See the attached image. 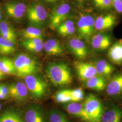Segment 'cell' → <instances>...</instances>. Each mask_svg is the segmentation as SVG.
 Wrapping results in <instances>:
<instances>
[{"label":"cell","mask_w":122,"mask_h":122,"mask_svg":"<svg viewBox=\"0 0 122 122\" xmlns=\"http://www.w3.org/2000/svg\"><path fill=\"white\" fill-rule=\"evenodd\" d=\"M46 72L51 82L56 86H65L72 81L70 68L64 63H52L47 67Z\"/></svg>","instance_id":"obj_1"},{"label":"cell","mask_w":122,"mask_h":122,"mask_svg":"<svg viewBox=\"0 0 122 122\" xmlns=\"http://www.w3.org/2000/svg\"><path fill=\"white\" fill-rule=\"evenodd\" d=\"M13 61L16 74L20 77L33 75L37 71V66L35 60L26 54H19Z\"/></svg>","instance_id":"obj_2"},{"label":"cell","mask_w":122,"mask_h":122,"mask_svg":"<svg viewBox=\"0 0 122 122\" xmlns=\"http://www.w3.org/2000/svg\"><path fill=\"white\" fill-rule=\"evenodd\" d=\"M83 105L93 122H100L101 116L105 110L100 100L95 95L89 94L85 98Z\"/></svg>","instance_id":"obj_3"},{"label":"cell","mask_w":122,"mask_h":122,"mask_svg":"<svg viewBox=\"0 0 122 122\" xmlns=\"http://www.w3.org/2000/svg\"><path fill=\"white\" fill-rule=\"evenodd\" d=\"M25 78V83L34 98L41 99L45 96L47 86L44 81L33 75L27 76Z\"/></svg>","instance_id":"obj_4"},{"label":"cell","mask_w":122,"mask_h":122,"mask_svg":"<svg viewBox=\"0 0 122 122\" xmlns=\"http://www.w3.org/2000/svg\"><path fill=\"white\" fill-rule=\"evenodd\" d=\"M84 92L81 88L66 89L58 92L55 96L56 101L61 103L79 102L83 100Z\"/></svg>","instance_id":"obj_5"},{"label":"cell","mask_w":122,"mask_h":122,"mask_svg":"<svg viewBox=\"0 0 122 122\" xmlns=\"http://www.w3.org/2000/svg\"><path fill=\"white\" fill-rule=\"evenodd\" d=\"M24 119L25 122H47L44 109L37 105H30L26 107Z\"/></svg>","instance_id":"obj_6"},{"label":"cell","mask_w":122,"mask_h":122,"mask_svg":"<svg viewBox=\"0 0 122 122\" xmlns=\"http://www.w3.org/2000/svg\"><path fill=\"white\" fill-rule=\"evenodd\" d=\"M70 10L69 5L66 3L62 4L54 10L50 15V27L52 30L57 28L67 17Z\"/></svg>","instance_id":"obj_7"},{"label":"cell","mask_w":122,"mask_h":122,"mask_svg":"<svg viewBox=\"0 0 122 122\" xmlns=\"http://www.w3.org/2000/svg\"><path fill=\"white\" fill-rule=\"evenodd\" d=\"M95 22L91 15H81L77 23L80 35L85 38L91 36L95 30Z\"/></svg>","instance_id":"obj_8"},{"label":"cell","mask_w":122,"mask_h":122,"mask_svg":"<svg viewBox=\"0 0 122 122\" xmlns=\"http://www.w3.org/2000/svg\"><path fill=\"white\" fill-rule=\"evenodd\" d=\"M27 16L29 20L35 24H41L48 16L47 12L42 5H34L30 6L27 10Z\"/></svg>","instance_id":"obj_9"},{"label":"cell","mask_w":122,"mask_h":122,"mask_svg":"<svg viewBox=\"0 0 122 122\" xmlns=\"http://www.w3.org/2000/svg\"><path fill=\"white\" fill-rule=\"evenodd\" d=\"M63 108L71 115L80 118L85 121L93 122L84 108L83 103L78 102H72L64 103Z\"/></svg>","instance_id":"obj_10"},{"label":"cell","mask_w":122,"mask_h":122,"mask_svg":"<svg viewBox=\"0 0 122 122\" xmlns=\"http://www.w3.org/2000/svg\"><path fill=\"white\" fill-rule=\"evenodd\" d=\"M75 68L79 78L86 81L97 75L95 66L89 62L76 61L74 63Z\"/></svg>","instance_id":"obj_11"},{"label":"cell","mask_w":122,"mask_h":122,"mask_svg":"<svg viewBox=\"0 0 122 122\" xmlns=\"http://www.w3.org/2000/svg\"><path fill=\"white\" fill-rule=\"evenodd\" d=\"M106 93L112 97L122 96V73L114 76L106 86Z\"/></svg>","instance_id":"obj_12"},{"label":"cell","mask_w":122,"mask_h":122,"mask_svg":"<svg viewBox=\"0 0 122 122\" xmlns=\"http://www.w3.org/2000/svg\"><path fill=\"white\" fill-rule=\"evenodd\" d=\"M116 18L112 14H107L97 18L95 22L96 30L104 31L111 29L116 23Z\"/></svg>","instance_id":"obj_13"},{"label":"cell","mask_w":122,"mask_h":122,"mask_svg":"<svg viewBox=\"0 0 122 122\" xmlns=\"http://www.w3.org/2000/svg\"><path fill=\"white\" fill-rule=\"evenodd\" d=\"M8 88L9 95L15 99L21 101L27 98L28 90L25 83L22 82L13 83Z\"/></svg>","instance_id":"obj_14"},{"label":"cell","mask_w":122,"mask_h":122,"mask_svg":"<svg viewBox=\"0 0 122 122\" xmlns=\"http://www.w3.org/2000/svg\"><path fill=\"white\" fill-rule=\"evenodd\" d=\"M6 12L10 17L19 20L23 16L26 11L25 5L22 3H9L5 5Z\"/></svg>","instance_id":"obj_15"},{"label":"cell","mask_w":122,"mask_h":122,"mask_svg":"<svg viewBox=\"0 0 122 122\" xmlns=\"http://www.w3.org/2000/svg\"><path fill=\"white\" fill-rule=\"evenodd\" d=\"M69 45L72 52L76 57L83 59L87 57L88 50L83 41L78 39H72L69 42Z\"/></svg>","instance_id":"obj_16"},{"label":"cell","mask_w":122,"mask_h":122,"mask_svg":"<svg viewBox=\"0 0 122 122\" xmlns=\"http://www.w3.org/2000/svg\"><path fill=\"white\" fill-rule=\"evenodd\" d=\"M122 110L117 106H113L104 111L99 122H121Z\"/></svg>","instance_id":"obj_17"},{"label":"cell","mask_w":122,"mask_h":122,"mask_svg":"<svg viewBox=\"0 0 122 122\" xmlns=\"http://www.w3.org/2000/svg\"><path fill=\"white\" fill-rule=\"evenodd\" d=\"M91 44L92 48L96 50H105L110 47L111 44V39L109 35L99 34L93 37Z\"/></svg>","instance_id":"obj_18"},{"label":"cell","mask_w":122,"mask_h":122,"mask_svg":"<svg viewBox=\"0 0 122 122\" xmlns=\"http://www.w3.org/2000/svg\"><path fill=\"white\" fill-rule=\"evenodd\" d=\"M109 60L117 65H122V39L118 40L109 48L108 52Z\"/></svg>","instance_id":"obj_19"},{"label":"cell","mask_w":122,"mask_h":122,"mask_svg":"<svg viewBox=\"0 0 122 122\" xmlns=\"http://www.w3.org/2000/svg\"><path fill=\"white\" fill-rule=\"evenodd\" d=\"M0 122H25L20 111L16 110H7L0 114Z\"/></svg>","instance_id":"obj_20"},{"label":"cell","mask_w":122,"mask_h":122,"mask_svg":"<svg viewBox=\"0 0 122 122\" xmlns=\"http://www.w3.org/2000/svg\"><path fill=\"white\" fill-rule=\"evenodd\" d=\"M95 66L97 75L104 77L109 76L114 71L113 66L104 59L96 62Z\"/></svg>","instance_id":"obj_21"},{"label":"cell","mask_w":122,"mask_h":122,"mask_svg":"<svg viewBox=\"0 0 122 122\" xmlns=\"http://www.w3.org/2000/svg\"><path fill=\"white\" fill-rule=\"evenodd\" d=\"M86 86L90 89L101 91L106 87V81L104 77L96 75L86 81Z\"/></svg>","instance_id":"obj_22"},{"label":"cell","mask_w":122,"mask_h":122,"mask_svg":"<svg viewBox=\"0 0 122 122\" xmlns=\"http://www.w3.org/2000/svg\"><path fill=\"white\" fill-rule=\"evenodd\" d=\"M43 48L50 55H58L63 52V48L60 44L55 39L47 40L44 44Z\"/></svg>","instance_id":"obj_23"},{"label":"cell","mask_w":122,"mask_h":122,"mask_svg":"<svg viewBox=\"0 0 122 122\" xmlns=\"http://www.w3.org/2000/svg\"><path fill=\"white\" fill-rule=\"evenodd\" d=\"M0 70L5 74H16L14 61L7 57H0Z\"/></svg>","instance_id":"obj_24"},{"label":"cell","mask_w":122,"mask_h":122,"mask_svg":"<svg viewBox=\"0 0 122 122\" xmlns=\"http://www.w3.org/2000/svg\"><path fill=\"white\" fill-rule=\"evenodd\" d=\"M57 31L60 35L66 36L73 34L75 32V27L71 20H66L62 22L57 27Z\"/></svg>","instance_id":"obj_25"},{"label":"cell","mask_w":122,"mask_h":122,"mask_svg":"<svg viewBox=\"0 0 122 122\" xmlns=\"http://www.w3.org/2000/svg\"><path fill=\"white\" fill-rule=\"evenodd\" d=\"M14 42L0 37V54L8 55L15 52Z\"/></svg>","instance_id":"obj_26"},{"label":"cell","mask_w":122,"mask_h":122,"mask_svg":"<svg viewBox=\"0 0 122 122\" xmlns=\"http://www.w3.org/2000/svg\"><path fill=\"white\" fill-rule=\"evenodd\" d=\"M48 118L49 122H70L65 115L58 109L50 110Z\"/></svg>","instance_id":"obj_27"},{"label":"cell","mask_w":122,"mask_h":122,"mask_svg":"<svg viewBox=\"0 0 122 122\" xmlns=\"http://www.w3.org/2000/svg\"><path fill=\"white\" fill-rule=\"evenodd\" d=\"M22 35L26 39H42L43 34L41 30L34 27H29L23 31Z\"/></svg>","instance_id":"obj_28"},{"label":"cell","mask_w":122,"mask_h":122,"mask_svg":"<svg viewBox=\"0 0 122 122\" xmlns=\"http://www.w3.org/2000/svg\"><path fill=\"white\" fill-rule=\"evenodd\" d=\"M22 45L28 51L32 52H39L43 49L44 44H29L24 41L22 42Z\"/></svg>","instance_id":"obj_29"},{"label":"cell","mask_w":122,"mask_h":122,"mask_svg":"<svg viewBox=\"0 0 122 122\" xmlns=\"http://www.w3.org/2000/svg\"><path fill=\"white\" fill-rule=\"evenodd\" d=\"M16 35L15 31L5 21L0 23V35Z\"/></svg>","instance_id":"obj_30"},{"label":"cell","mask_w":122,"mask_h":122,"mask_svg":"<svg viewBox=\"0 0 122 122\" xmlns=\"http://www.w3.org/2000/svg\"><path fill=\"white\" fill-rule=\"evenodd\" d=\"M96 7L101 9L108 10L112 5L111 0H93Z\"/></svg>","instance_id":"obj_31"},{"label":"cell","mask_w":122,"mask_h":122,"mask_svg":"<svg viewBox=\"0 0 122 122\" xmlns=\"http://www.w3.org/2000/svg\"><path fill=\"white\" fill-rule=\"evenodd\" d=\"M112 4L116 11L118 13H122V0H111Z\"/></svg>","instance_id":"obj_32"},{"label":"cell","mask_w":122,"mask_h":122,"mask_svg":"<svg viewBox=\"0 0 122 122\" xmlns=\"http://www.w3.org/2000/svg\"><path fill=\"white\" fill-rule=\"evenodd\" d=\"M0 92L5 96L8 97L9 95V88L5 84H0Z\"/></svg>","instance_id":"obj_33"},{"label":"cell","mask_w":122,"mask_h":122,"mask_svg":"<svg viewBox=\"0 0 122 122\" xmlns=\"http://www.w3.org/2000/svg\"><path fill=\"white\" fill-rule=\"evenodd\" d=\"M7 97L6 96H5L4 95H3L0 92V99L1 100H3V99H6Z\"/></svg>","instance_id":"obj_34"},{"label":"cell","mask_w":122,"mask_h":122,"mask_svg":"<svg viewBox=\"0 0 122 122\" xmlns=\"http://www.w3.org/2000/svg\"><path fill=\"white\" fill-rule=\"evenodd\" d=\"M4 73L0 70V80H1L3 78L4 76Z\"/></svg>","instance_id":"obj_35"},{"label":"cell","mask_w":122,"mask_h":122,"mask_svg":"<svg viewBox=\"0 0 122 122\" xmlns=\"http://www.w3.org/2000/svg\"><path fill=\"white\" fill-rule=\"evenodd\" d=\"M45 0L49 2H53L55 1L56 0Z\"/></svg>","instance_id":"obj_36"},{"label":"cell","mask_w":122,"mask_h":122,"mask_svg":"<svg viewBox=\"0 0 122 122\" xmlns=\"http://www.w3.org/2000/svg\"><path fill=\"white\" fill-rule=\"evenodd\" d=\"M1 17H2V15H1V11H0V20H1Z\"/></svg>","instance_id":"obj_37"},{"label":"cell","mask_w":122,"mask_h":122,"mask_svg":"<svg viewBox=\"0 0 122 122\" xmlns=\"http://www.w3.org/2000/svg\"><path fill=\"white\" fill-rule=\"evenodd\" d=\"M1 104L0 103V109H1Z\"/></svg>","instance_id":"obj_38"},{"label":"cell","mask_w":122,"mask_h":122,"mask_svg":"<svg viewBox=\"0 0 122 122\" xmlns=\"http://www.w3.org/2000/svg\"><path fill=\"white\" fill-rule=\"evenodd\" d=\"M79 0V1H82V0Z\"/></svg>","instance_id":"obj_39"}]
</instances>
